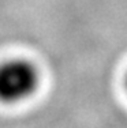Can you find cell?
I'll return each instance as SVG.
<instances>
[{"instance_id": "obj_1", "label": "cell", "mask_w": 127, "mask_h": 128, "mask_svg": "<svg viewBox=\"0 0 127 128\" xmlns=\"http://www.w3.org/2000/svg\"><path fill=\"white\" fill-rule=\"evenodd\" d=\"M38 71L26 60H8L0 64V101L15 104L28 100L38 87Z\"/></svg>"}]
</instances>
